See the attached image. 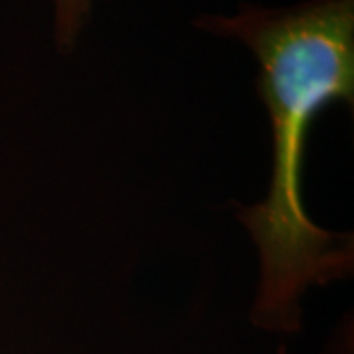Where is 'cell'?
<instances>
[{
    "label": "cell",
    "instance_id": "obj_1",
    "mask_svg": "<svg viewBox=\"0 0 354 354\" xmlns=\"http://www.w3.org/2000/svg\"><path fill=\"white\" fill-rule=\"evenodd\" d=\"M199 30L239 39L258 62V95L272 124V176L264 201L236 216L260 254L250 319L270 333L301 329V297L353 274V239L305 213L301 167L309 124L330 102L354 101V0H307L290 8L242 4L201 14Z\"/></svg>",
    "mask_w": 354,
    "mask_h": 354
},
{
    "label": "cell",
    "instance_id": "obj_2",
    "mask_svg": "<svg viewBox=\"0 0 354 354\" xmlns=\"http://www.w3.org/2000/svg\"><path fill=\"white\" fill-rule=\"evenodd\" d=\"M95 0H53V36L57 48L69 51L87 24Z\"/></svg>",
    "mask_w": 354,
    "mask_h": 354
}]
</instances>
